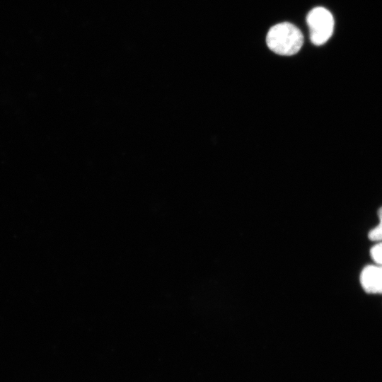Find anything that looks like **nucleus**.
Returning <instances> with one entry per match:
<instances>
[{
  "label": "nucleus",
  "instance_id": "nucleus-1",
  "mask_svg": "<svg viewBox=\"0 0 382 382\" xmlns=\"http://www.w3.org/2000/svg\"><path fill=\"white\" fill-rule=\"evenodd\" d=\"M267 47L274 53L291 56L296 54L301 48L303 36L294 25L284 22L274 25L266 36Z\"/></svg>",
  "mask_w": 382,
  "mask_h": 382
},
{
  "label": "nucleus",
  "instance_id": "nucleus-2",
  "mask_svg": "<svg viewBox=\"0 0 382 382\" xmlns=\"http://www.w3.org/2000/svg\"><path fill=\"white\" fill-rule=\"evenodd\" d=\"M306 22L309 28L310 39L313 44L321 45L331 37L334 30L332 13L324 7H316L307 15Z\"/></svg>",
  "mask_w": 382,
  "mask_h": 382
},
{
  "label": "nucleus",
  "instance_id": "nucleus-3",
  "mask_svg": "<svg viewBox=\"0 0 382 382\" xmlns=\"http://www.w3.org/2000/svg\"><path fill=\"white\" fill-rule=\"evenodd\" d=\"M362 289L368 294H382V265H368L359 276Z\"/></svg>",
  "mask_w": 382,
  "mask_h": 382
},
{
  "label": "nucleus",
  "instance_id": "nucleus-4",
  "mask_svg": "<svg viewBox=\"0 0 382 382\" xmlns=\"http://www.w3.org/2000/svg\"><path fill=\"white\" fill-rule=\"evenodd\" d=\"M378 224L369 231L368 238L372 241H382V207L378 209Z\"/></svg>",
  "mask_w": 382,
  "mask_h": 382
},
{
  "label": "nucleus",
  "instance_id": "nucleus-5",
  "mask_svg": "<svg viewBox=\"0 0 382 382\" xmlns=\"http://www.w3.org/2000/svg\"><path fill=\"white\" fill-rule=\"evenodd\" d=\"M370 255L376 264L382 265V241H378L371 248Z\"/></svg>",
  "mask_w": 382,
  "mask_h": 382
}]
</instances>
